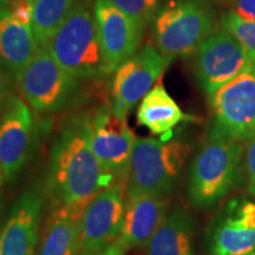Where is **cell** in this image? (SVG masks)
Instances as JSON below:
<instances>
[{"label":"cell","mask_w":255,"mask_h":255,"mask_svg":"<svg viewBox=\"0 0 255 255\" xmlns=\"http://www.w3.org/2000/svg\"><path fill=\"white\" fill-rule=\"evenodd\" d=\"M116 182L105 173L91 148V119L73 117L53 143L47 190L57 206L85 208L101 190Z\"/></svg>","instance_id":"obj_1"},{"label":"cell","mask_w":255,"mask_h":255,"mask_svg":"<svg viewBox=\"0 0 255 255\" xmlns=\"http://www.w3.org/2000/svg\"><path fill=\"white\" fill-rule=\"evenodd\" d=\"M45 47L73 77L101 79L111 75L102 51L95 13L88 1L79 0Z\"/></svg>","instance_id":"obj_2"},{"label":"cell","mask_w":255,"mask_h":255,"mask_svg":"<svg viewBox=\"0 0 255 255\" xmlns=\"http://www.w3.org/2000/svg\"><path fill=\"white\" fill-rule=\"evenodd\" d=\"M189 154V144L169 137L136 138L128 170L127 195L168 194Z\"/></svg>","instance_id":"obj_3"},{"label":"cell","mask_w":255,"mask_h":255,"mask_svg":"<svg viewBox=\"0 0 255 255\" xmlns=\"http://www.w3.org/2000/svg\"><path fill=\"white\" fill-rule=\"evenodd\" d=\"M241 155L238 139L214 127L190 168L189 193L196 206L214 205L228 193L237 177Z\"/></svg>","instance_id":"obj_4"},{"label":"cell","mask_w":255,"mask_h":255,"mask_svg":"<svg viewBox=\"0 0 255 255\" xmlns=\"http://www.w3.org/2000/svg\"><path fill=\"white\" fill-rule=\"evenodd\" d=\"M214 32L212 12L199 0H181L157 12L152 37L162 55L169 58L197 52Z\"/></svg>","instance_id":"obj_5"},{"label":"cell","mask_w":255,"mask_h":255,"mask_svg":"<svg viewBox=\"0 0 255 255\" xmlns=\"http://www.w3.org/2000/svg\"><path fill=\"white\" fill-rule=\"evenodd\" d=\"M32 109L53 113L65 108L78 91V78L66 72L45 46H39L33 58L15 77Z\"/></svg>","instance_id":"obj_6"},{"label":"cell","mask_w":255,"mask_h":255,"mask_svg":"<svg viewBox=\"0 0 255 255\" xmlns=\"http://www.w3.org/2000/svg\"><path fill=\"white\" fill-rule=\"evenodd\" d=\"M254 62V52L229 32L221 30L207 38L197 50L196 77L209 96L241 73L251 72Z\"/></svg>","instance_id":"obj_7"},{"label":"cell","mask_w":255,"mask_h":255,"mask_svg":"<svg viewBox=\"0 0 255 255\" xmlns=\"http://www.w3.org/2000/svg\"><path fill=\"white\" fill-rule=\"evenodd\" d=\"M171 62L173 58L163 56L150 45L126 60L114 72L111 82L109 105L114 113L127 119L128 114L150 91Z\"/></svg>","instance_id":"obj_8"},{"label":"cell","mask_w":255,"mask_h":255,"mask_svg":"<svg viewBox=\"0 0 255 255\" xmlns=\"http://www.w3.org/2000/svg\"><path fill=\"white\" fill-rule=\"evenodd\" d=\"M136 137L127 119L119 116L110 105L102 107L91 119V148L105 173L116 182H126Z\"/></svg>","instance_id":"obj_9"},{"label":"cell","mask_w":255,"mask_h":255,"mask_svg":"<svg viewBox=\"0 0 255 255\" xmlns=\"http://www.w3.org/2000/svg\"><path fill=\"white\" fill-rule=\"evenodd\" d=\"M215 128L232 138L247 139L255 133V75L244 72L212 95Z\"/></svg>","instance_id":"obj_10"},{"label":"cell","mask_w":255,"mask_h":255,"mask_svg":"<svg viewBox=\"0 0 255 255\" xmlns=\"http://www.w3.org/2000/svg\"><path fill=\"white\" fill-rule=\"evenodd\" d=\"M127 200V183L115 182L92 199L82 218L81 254L102 251L119 240Z\"/></svg>","instance_id":"obj_11"},{"label":"cell","mask_w":255,"mask_h":255,"mask_svg":"<svg viewBox=\"0 0 255 255\" xmlns=\"http://www.w3.org/2000/svg\"><path fill=\"white\" fill-rule=\"evenodd\" d=\"M34 142V120L20 98L9 96L0 108V169L11 182L30 158Z\"/></svg>","instance_id":"obj_12"},{"label":"cell","mask_w":255,"mask_h":255,"mask_svg":"<svg viewBox=\"0 0 255 255\" xmlns=\"http://www.w3.org/2000/svg\"><path fill=\"white\" fill-rule=\"evenodd\" d=\"M94 13L108 69L114 72L137 53L143 28L110 0H96Z\"/></svg>","instance_id":"obj_13"},{"label":"cell","mask_w":255,"mask_h":255,"mask_svg":"<svg viewBox=\"0 0 255 255\" xmlns=\"http://www.w3.org/2000/svg\"><path fill=\"white\" fill-rule=\"evenodd\" d=\"M41 218V199L34 189L25 190L15 201L0 233V255H33Z\"/></svg>","instance_id":"obj_14"},{"label":"cell","mask_w":255,"mask_h":255,"mask_svg":"<svg viewBox=\"0 0 255 255\" xmlns=\"http://www.w3.org/2000/svg\"><path fill=\"white\" fill-rule=\"evenodd\" d=\"M167 218V203L150 194L127 195L120 239L128 248L146 247L152 235Z\"/></svg>","instance_id":"obj_15"},{"label":"cell","mask_w":255,"mask_h":255,"mask_svg":"<svg viewBox=\"0 0 255 255\" xmlns=\"http://www.w3.org/2000/svg\"><path fill=\"white\" fill-rule=\"evenodd\" d=\"M38 47L32 27L25 26L0 5V65L15 79Z\"/></svg>","instance_id":"obj_16"},{"label":"cell","mask_w":255,"mask_h":255,"mask_svg":"<svg viewBox=\"0 0 255 255\" xmlns=\"http://www.w3.org/2000/svg\"><path fill=\"white\" fill-rule=\"evenodd\" d=\"M212 248L214 255H255V203H242L219 223Z\"/></svg>","instance_id":"obj_17"},{"label":"cell","mask_w":255,"mask_h":255,"mask_svg":"<svg viewBox=\"0 0 255 255\" xmlns=\"http://www.w3.org/2000/svg\"><path fill=\"white\" fill-rule=\"evenodd\" d=\"M85 208L57 206L50 216L38 255L81 254L82 218Z\"/></svg>","instance_id":"obj_18"},{"label":"cell","mask_w":255,"mask_h":255,"mask_svg":"<svg viewBox=\"0 0 255 255\" xmlns=\"http://www.w3.org/2000/svg\"><path fill=\"white\" fill-rule=\"evenodd\" d=\"M187 120L193 117L183 114L161 82L143 97L137 110V123L162 137L170 136L173 128Z\"/></svg>","instance_id":"obj_19"},{"label":"cell","mask_w":255,"mask_h":255,"mask_svg":"<svg viewBox=\"0 0 255 255\" xmlns=\"http://www.w3.org/2000/svg\"><path fill=\"white\" fill-rule=\"evenodd\" d=\"M145 255H194L193 222L183 209H174L164 219L146 245Z\"/></svg>","instance_id":"obj_20"},{"label":"cell","mask_w":255,"mask_h":255,"mask_svg":"<svg viewBox=\"0 0 255 255\" xmlns=\"http://www.w3.org/2000/svg\"><path fill=\"white\" fill-rule=\"evenodd\" d=\"M79 0H34L32 31L39 46H45Z\"/></svg>","instance_id":"obj_21"},{"label":"cell","mask_w":255,"mask_h":255,"mask_svg":"<svg viewBox=\"0 0 255 255\" xmlns=\"http://www.w3.org/2000/svg\"><path fill=\"white\" fill-rule=\"evenodd\" d=\"M110 1L142 28L150 23L158 12L159 0H110Z\"/></svg>","instance_id":"obj_22"},{"label":"cell","mask_w":255,"mask_h":255,"mask_svg":"<svg viewBox=\"0 0 255 255\" xmlns=\"http://www.w3.org/2000/svg\"><path fill=\"white\" fill-rule=\"evenodd\" d=\"M221 23L223 30L229 32L246 49L255 53V21L246 20L234 12H228L222 15Z\"/></svg>","instance_id":"obj_23"},{"label":"cell","mask_w":255,"mask_h":255,"mask_svg":"<svg viewBox=\"0 0 255 255\" xmlns=\"http://www.w3.org/2000/svg\"><path fill=\"white\" fill-rule=\"evenodd\" d=\"M34 0H5L0 5L8 9L9 13L25 26L32 27Z\"/></svg>","instance_id":"obj_24"},{"label":"cell","mask_w":255,"mask_h":255,"mask_svg":"<svg viewBox=\"0 0 255 255\" xmlns=\"http://www.w3.org/2000/svg\"><path fill=\"white\" fill-rule=\"evenodd\" d=\"M245 162L248 174V188L251 194L255 195V133L246 139L245 146Z\"/></svg>","instance_id":"obj_25"},{"label":"cell","mask_w":255,"mask_h":255,"mask_svg":"<svg viewBox=\"0 0 255 255\" xmlns=\"http://www.w3.org/2000/svg\"><path fill=\"white\" fill-rule=\"evenodd\" d=\"M234 9L239 17L255 21V0H233Z\"/></svg>","instance_id":"obj_26"},{"label":"cell","mask_w":255,"mask_h":255,"mask_svg":"<svg viewBox=\"0 0 255 255\" xmlns=\"http://www.w3.org/2000/svg\"><path fill=\"white\" fill-rule=\"evenodd\" d=\"M13 77L0 65V108L9 97L12 87H13Z\"/></svg>","instance_id":"obj_27"},{"label":"cell","mask_w":255,"mask_h":255,"mask_svg":"<svg viewBox=\"0 0 255 255\" xmlns=\"http://www.w3.org/2000/svg\"><path fill=\"white\" fill-rule=\"evenodd\" d=\"M129 250L126 245L123 244L122 240L119 238V240L115 241L114 244H111L110 246H108L104 250L95 252V253H84L79 255H124L127 253V251Z\"/></svg>","instance_id":"obj_28"},{"label":"cell","mask_w":255,"mask_h":255,"mask_svg":"<svg viewBox=\"0 0 255 255\" xmlns=\"http://www.w3.org/2000/svg\"><path fill=\"white\" fill-rule=\"evenodd\" d=\"M4 176H2L1 169H0V210L2 208V195H1V188H2V182H4Z\"/></svg>","instance_id":"obj_29"},{"label":"cell","mask_w":255,"mask_h":255,"mask_svg":"<svg viewBox=\"0 0 255 255\" xmlns=\"http://www.w3.org/2000/svg\"><path fill=\"white\" fill-rule=\"evenodd\" d=\"M2 1H5V0H0V2H2Z\"/></svg>","instance_id":"obj_30"}]
</instances>
